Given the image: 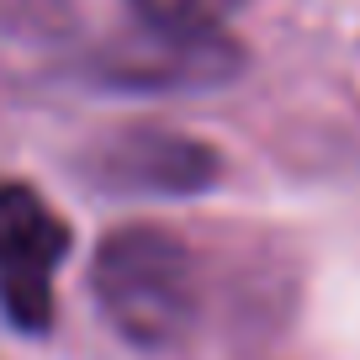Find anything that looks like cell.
<instances>
[{
    "label": "cell",
    "mask_w": 360,
    "mask_h": 360,
    "mask_svg": "<svg viewBox=\"0 0 360 360\" xmlns=\"http://www.w3.org/2000/svg\"><path fill=\"white\" fill-rule=\"evenodd\" d=\"M96 307L106 323L143 349H165L196 328L202 313V276L186 238L169 228H117L96 255Z\"/></svg>",
    "instance_id": "cell-1"
},
{
    "label": "cell",
    "mask_w": 360,
    "mask_h": 360,
    "mask_svg": "<svg viewBox=\"0 0 360 360\" xmlns=\"http://www.w3.org/2000/svg\"><path fill=\"white\" fill-rule=\"evenodd\" d=\"M69 228L32 186H0V313L22 334L53 323V270Z\"/></svg>",
    "instance_id": "cell-2"
},
{
    "label": "cell",
    "mask_w": 360,
    "mask_h": 360,
    "mask_svg": "<svg viewBox=\"0 0 360 360\" xmlns=\"http://www.w3.org/2000/svg\"><path fill=\"white\" fill-rule=\"evenodd\" d=\"M90 175L112 186V191H202L217 180V154L196 138L159 133V127H127L96 148Z\"/></svg>",
    "instance_id": "cell-3"
},
{
    "label": "cell",
    "mask_w": 360,
    "mask_h": 360,
    "mask_svg": "<svg viewBox=\"0 0 360 360\" xmlns=\"http://www.w3.org/2000/svg\"><path fill=\"white\" fill-rule=\"evenodd\" d=\"M148 32L165 37H223V27L249 0H127Z\"/></svg>",
    "instance_id": "cell-4"
}]
</instances>
